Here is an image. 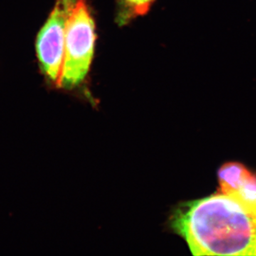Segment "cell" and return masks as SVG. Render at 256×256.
Listing matches in <instances>:
<instances>
[{
    "instance_id": "1",
    "label": "cell",
    "mask_w": 256,
    "mask_h": 256,
    "mask_svg": "<svg viewBox=\"0 0 256 256\" xmlns=\"http://www.w3.org/2000/svg\"><path fill=\"white\" fill-rule=\"evenodd\" d=\"M168 225L194 256H256V210L217 191L175 208Z\"/></svg>"
},
{
    "instance_id": "5",
    "label": "cell",
    "mask_w": 256,
    "mask_h": 256,
    "mask_svg": "<svg viewBox=\"0 0 256 256\" xmlns=\"http://www.w3.org/2000/svg\"><path fill=\"white\" fill-rule=\"evenodd\" d=\"M120 24L130 22L133 18L143 16L149 11L156 0H118Z\"/></svg>"
},
{
    "instance_id": "4",
    "label": "cell",
    "mask_w": 256,
    "mask_h": 256,
    "mask_svg": "<svg viewBox=\"0 0 256 256\" xmlns=\"http://www.w3.org/2000/svg\"><path fill=\"white\" fill-rule=\"evenodd\" d=\"M218 191L233 195L256 210V174L239 162H227L218 171Z\"/></svg>"
},
{
    "instance_id": "2",
    "label": "cell",
    "mask_w": 256,
    "mask_h": 256,
    "mask_svg": "<svg viewBox=\"0 0 256 256\" xmlns=\"http://www.w3.org/2000/svg\"><path fill=\"white\" fill-rule=\"evenodd\" d=\"M95 22L86 0H78L69 9L66 28L65 50L60 88L73 89L88 74L94 58Z\"/></svg>"
},
{
    "instance_id": "3",
    "label": "cell",
    "mask_w": 256,
    "mask_h": 256,
    "mask_svg": "<svg viewBox=\"0 0 256 256\" xmlns=\"http://www.w3.org/2000/svg\"><path fill=\"white\" fill-rule=\"evenodd\" d=\"M70 0H57L36 37V52L40 67L52 85L60 88L65 50L66 28Z\"/></svg>"
}]
</instances>
